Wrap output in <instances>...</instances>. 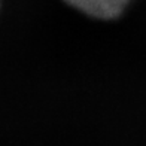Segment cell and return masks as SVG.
Returning <instances> with one entry per match:
<instances>
[{
	"mask_svg": "<svg viewBox=\"0 0 146 146\" xmlns=\"http://www.w3.org/2000/svg\"><path fill=\"white\" fill-rule=\"evenodd\" d=\"M64 2L88 17L97 19H113L122 14L131 0H64Z\"/></svg>",
	"mask_w": 146,
	"mask_h": 146,
	"instance_id": "obj_1",
	"label": "cell"
}]
</instances>
